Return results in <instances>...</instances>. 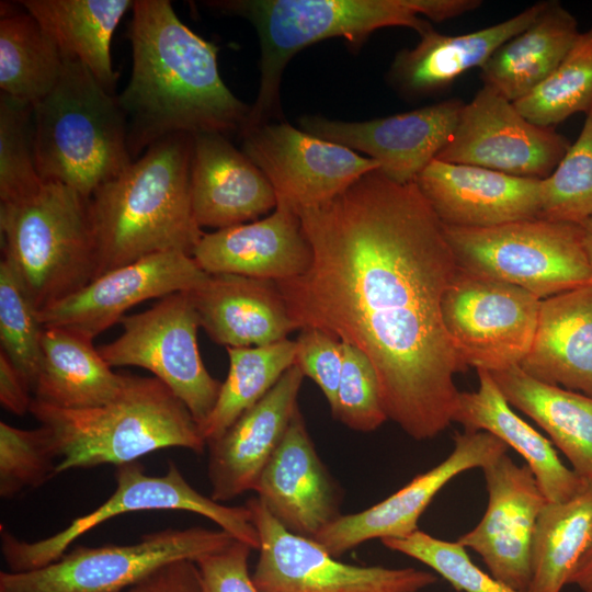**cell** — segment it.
<instances>
[{
	"mask_svg": "<svg viewBox=\"0 0 592 592\" xmlns=\"http://www.w3.org/2000/svg\"><path fill=\"white\" fill-rule=\"evenodd\" d=\"M309 267L277 281L295 329L317 328L372 362L388 420L417 441L453 422L459 360L442 300L459 265L415 183L372 171L299 214Z\"/></svg>",
	"mask_w": 592,
	"mask_h": 592,
	"instance_id": "obj_1",
	"label": "cell"
},
{
	"mask_svg": "<svg viewBox=\"0 0 592 592\" xmlns=\"http://www.w3.org/2000/svg\"><path fill=\"white\" fill-rule=\"evenodd\" d=\"M132 11V73L116 98L133 161L173 134L240 133L250 107L223 81L218 47L187 27L168 0H136Z\"/></svg>",
	"mask_w": 592,
	"mask_h": 592,
	"instance_id": "obj_2",
	"label": "cell"
},
{
	"mask_svg": "<svg viewBox=\"0 0 592 592\" xmlns=\"http://www.w3.org/2000/svg\"><path fill=\"white\" fill-rule=\"evenodd\" d=\"M193 135L155 144L90 197L96 276L145 257L193 252L205 234L191 204Z\"/></svg>",
	"mask_w": 592,
	"mask_h": 592,
	"instance_id": "obj_3",
	"label": "cell"
},
{
	"mask_svg": "<svg viewBox=\"0 0 592 592\" xmlns=\"http://www.w3.org/2000/svg\"><path fill=\"white\" fill-rule=\"evenodd\" d=\"M30 413L50 433L57 475L106 464L117 467L162 448L201 454L206 447L189 409L156 377L128 375L121 395L98 407L61 409L33 399Z\"/></svg>",
	"mask_w": 592,
	"mask_h": 592,
	"instance_id": "obj_4",
	"label": "cell"
},
{
	"mask_svg": "<svg viewBox=\"0 0 592 592\" xmlns=\"http://www.w3.org/2000/svg\"><path fill=\"white\" fill-rule=\"evenodd\" d=\"M33 125L44 182L62 183L90 198L133 162L117 98L75 57L65 55L55 87L33 106Z\"/></svg>",
	"mask_w": 592,
	"mask_h": 592,
	"instance_id": "obj_5",
	"label": "cell"
},
{
	"mask_svg": "<svg viewBox=\"0 0 592 592\" xmlns=\"http://www.w3.org/2000/svg\"><path fill=\"white\" fill-rule=\"evenodd\" d=\"M207 5L249 20L259 35L260 87L241 132L281 113L283 71L300 49L332 37L358 48L376 30L405 26L419 34L430 24L415 0H228Z\"/></svg>",
	"mask_w": 592,
	"mask_h": 592,
	"instance_id": "obj_6",
	"label": "cell"
},
{
	"mask_svg": "<svg viewBox=\"0 0 592 592\" xmlns=\"http://www.w3.org/2000/svg\"><path fill=\"white\" fill-rule=\"evenodd\" d=\"M2 253L41 308L86 286L96 275L90 198L58 182L0 203Z\"/></svg>",
	"mask_w": 592,
	"mask_h": 592,
	"instance_id": "obj_7",
	"label": "cell"
},
{
	"mask_svg": "<svg viewBox=\"0 0 592 592\" xmlns=\"http://www.w3.org/2000/svg\"><path fill=\"white\" fill-rule=\"evenodd\" d=\"M444 231L462 270L539 299L592 285L580 225L537 217L483 228L444 225Z\"/></svg>",
	"mask_w": 592,
	"mask_h": 592,
	"instance_id": "obj_8",
	"label": "cell"
},
{
	"mask_svg": "<svg viewBox=\"0 0 592 592\" xmlns=\"http://www.w3.org/2000/svg\"><path fill=\"white\" fill-rule=\"evenodd\" d=\"M114 492L92 512L75 519L62 531L36 542L16 538L1 526V553L8 571L24 572L59 559L72 543L98 525L124 513L177 510L200 514L235 539L258 550V531L247 505L228 506L194 489L173 462L162 476H149L138 462L116 467Z\"/></svg>",
	"mask_w": 592,
	"mask_h": 592,
	"instance_id": "obj_9",
	"label": "cell"
},
{
	"mask_svg": "<svg viewBox=\"0 0 592 592\" xmlns=\"http://www.w3.org/2000/svg\"><path fill=\"white\" fill-rule=\"evenodd\" d=\"M235 538L223 530L167 528L134 544L77 546L56 561L24 572H0V592H124L158 569L196 561Z\"/></svg>",
	"mask_w": 592,
	"mask_h": 592,
	"instance_id": "obj_10",
	"label": "cell"
},
{
	"mask_svg": "<svg viewBox=\"0 0 592 592\" xmlns=\"http://www.w3.org/2000/svg\"><path fill=\"white\" fill-rule=\"evenodd\" d=\"M119 322L123 332L98 348L105 362L111 367L136 366L152 373L185 405L200 428L215 407L221 383L202 361L201 325L189 293L166 296Z\"/></svg>",
	"mask_w": 592,
	"mask_h": 592,
	"instance_id": "obj_11",
	"label": "cell"
},
{
	"mask_svg": "<svg viewBox=\"0 0 592 592\" xmlns=\"http://www.w3.org/2000/svg\"><path fill=\"white\" fill-rule=\"evenodd\" d=\"M246 505L260 540L251 574L258 592H420L437 581L434 573L412 567L342 562L315 539L284 528L258 497Z\"/></svg>",
	"mask_w": 592,
	"mask_h": 592,
	"instance_id": "obj_12",
	"label": "cell"
},
{
	"mask_svg": "<svg viewBox=\"0 0 592 592\" xmlns=\"http://www.w3.org/2000/svg\"><path fill=\"white\" fill-rule=\"evenodd\" d=\"M540 300L459 267L444 294L442 318L463 364L488 372L520 365L534 340Z\"/></svg>",
	"mask_w": 592,
	"mask_h": 592,
	"instance_id": "obj_13",
	"label": "cell"
},
{
	"mask_svg": "<svg viewBox=\"0 0 592 592\" xmlns=\"http://www.w3.org/2000/svg\"><path fill=\"white\" fill-rule=\"evenodd\" d=\"M242 151L273 186L276 207L299 214L337 197L379 164L287 122L264 123L240 133Z\"/></svg>",
	"mask_w": 592,
	"mask_h": 592,
	"instance_id": "obj_14",
	"label": "cell"
},
{
	"mask_svg": "<svg viewBox=\"0 0 592 592\" xmlns=\"http://www.w3.org/2000/svg\"><path fill=\"white\" fill-rule=\"evenodd\" d=\"M570 145L555 127L530 122L513 102L482 86L464 104L455 132L436 159L542 180Z\"/></svg>",
	"mask_w": 592,
	"mask_h": 592,
	"instance_id": "obj_15",
	"label": "cell"
},
{
	"mask_svg": "<svg viewBox=\"0 0 592 592\" xmlns=\"http://www.w3.org/2000/svg\"><path fill=\"white\" fill-rule=\"evenodd\" d=\"M208 276L187 253H155L94 277L77 292L41 308L38 319L43 327L64 328L93 341L132 307L193 291Z\"/></svg>",
	"mask_w": 592,
	"mask_h": 592,
	"instance_id": "obj_16",
	"label": "cell"
},
{
	"mask_svg": "<svg viewBox=\"0 0 592 592\" xmlns=\"http://www.w3.org/2000/svg\"><path fill=\"white\" fill-rule=\"evenodd\" d=\"M465 102L449 99L412 111L362 122L310 115L300 129L342 145L379 164V171L399 184L415 183L420 173L452 138Z\"/></svg>",
	"mask_w": 592,
	"mask_h": 592,
	"instance_id": "obj_17",
	"label": "cell"
},
{
	"mask_svg": "<svg viewBox=\"0 0 592 592\" xmlns=\"http://www.w3.org/2000/svg\"><path fill=\"white\" fill-rule=\"evenodd\" d=\"M482 471L487 509L478 524L457 540L475 551L496 579L527 592L534 532L547 499L528 466L515 464L508 452Z\"/></svg>",
	"mask_w": 592,
	"mask_h": 592,
	"instance_id": "obj_18",
	"label": "cell"
},
{
	"mask_svg": "<svg viewBox=\"0 0 592 592\" xmlns=\"http://www.w3.org/2000/svg\"><path fill=\"white\" fill-rule=\"evenodd\" d=\"M509 447L486 431H464L454 436L449 455L380 502L356 513L341 514L312 539L339 558L346 551L379 538L406 537L418 528L435 496L460 474L480 468L506 453Z\"/></svg>",
	"mask_w": 592,
	"mask_h": 592,
	"instance_id": "obj_19",
	"label": "cell"
},
{
	"mask_svg": "<svg viewBox=\"0 0 592 592\" xmlns=\"http://www.w3.org/2000/svg\"><path fill=\"white\" fill-rule=\"evenodd\" d=\"M253 491L284 528L304 537L314 538L341 515L339 486L318 456L299 409Z\"/></svg>",
	"mask_w": 592,
	"mask_h": 592,
	"instance_id": "obj_20",
	"label": "cell"
},
{
	"mask_svg": "<svg viewBox=\"0 0 592 592\" xmlns=\"http://www.w3.org/2000/svg\"><path fill=\"white\" fill-rule=\"evenodd\" d=\"M415 184L446 226L483 228L539 217V179L434 159Z\"/></svg>",
	"mask_w": 592,
	"mask_h": 592,
	"instance_id": "obj_21",
	"label": "cell"
},
{
	"mask_svg": "<svg viewBox=\"0 0 592 592\" xmlns=\"http://www.w3.org/2000/svg\"><path fill=\"white\" fill-rule=\"evenodd\" d=\"M303 379L294 364L223 435L206 445L213 500L223 503L254 489L298 409Z\"/></svg>",
	"mask_w": 592,
	"mask_h": 592,
	"instance_id": "obj_22",
	"label": "cell"
},
{
	"mask_svg": "<svg viewBox=\"0 0 592 592\" xmlns=\"http://www.w3.org/2000/svg\"><path fill=\"white\" fill-rule=\"evenodd\" d=\"M191 204L197 225L228 228L276 207L272 184L260 168L220 133L193 135Z\"/></svg>",
	"mask_w": 592,
	"mask_h": 592,
	"instance_id": "obj_23",
	"label": "cell"
},
{
	"mask_svg": "<svg viewBox=\"0 0 592 592\" xmlns=\"http://www.w3.org/2000/svg\"><path fill=\"white\" fill-rule=\"evenodd\" d=\"M193 259L207 274L284 281L303 274L312 251L300 217L275 207L269 216L204 234Z\"/></svg>",
	"mask_w": 592,
	"mask_h": 592,
	"instance_id": "obj_24",
	"label": "cell"
},
{
	"mask_svg": "<svg viewBox=\"0 0 592 592\" xmlns=\"http://www.w3.org/2000/svg\"><path fill=\"white\" fill-rule=\"evenodd\" d=\"M546 4L536 2L502 22L459 35L441 34L429 24L415 46L396 54L388 81L408 99L439 94L466 71L481 69L498 48L527 29Z\"/></svg>",
	"mask_w": 592,
	"mask_h": 592,
	"instance_id": "obj_25",
	"label": "cell"
},
{
	"mask_svg": "<svg viewBox=\"0 0 592 592\" xmlns=\"http://www.w3.org/2000/svg\"><path fill=\"white\" fill-rule=\"evenodd\" d=\"M187 293L201 328L225 348L264 346L296 330L274 281L216 274Z\"/></svg>",
	"mask_w": 592,
	"mask_h": 592,
	"instance_id": "obj_26",
	"label": "cell"
},
{
	"mask_svg": "<svg viewBox=\"0 0 592 592\" xmlns=\"http://www.w3.org/2000/svg\"><path fill=\"white\" fill-rule=\"evenodd\" d=\"M519 366L539 382L592 398V285L540 300L534 340Z\"/></svg>",
	"mask_w": 592,
	"mask_h": 592,
	"instance_id": "obj_27",
	"label": "cell"
},
{
	"mask_svg": "<svg viewBox=\"0 0 592 592\" xmlns=\"http://www.w3.org/2000/svg\"><path fill=\"white\" fill-rule=\"evenodd\" d=\"M479 386L460 391L453 422L465 431H486L521 455L548 501H565L580 493L589 481L559 458L554 444L520 418L509 405L491 374L477 369Z\"/></svg>",
	"mask_w": 592,
	"mask_h": 592,
	"instance_id": "obj_28",
	"label": "cell"
},
{
	"mask_svg": "<svg viewBox=\"0 0 592 592\" xmlns=\"http://www.w3.org/2000/svg\"><path fill=\"white\" fill-rule=\"evenodd\" d=\"M128 375L115 373L93 341L70 330L44 327L33 399L61 409H84L117 398Z\"/></svg>",
	"mask_w": 592,
	"mask_h": 592,
	"instance_id": "obj_29",
	"label": "cell"
},
{
	"mask_svg": "<svg viewBox=\"0 0 592 592\" xmlns=\"http://www.w3.org/2000/svg\"><path fill=\"white\" fill-rule=\"evenodd\" d=\"M580 31L560 2L549 0L538 18L504 43L480 69L486 86L511 102L539 87L567 55Z\"/></svg>",
	"mask_w": 592,
	"mask_h": 592,
	"instance_id": "obj_30",
	"label": "cell"
},
{
	"mask_svg": "<svg viewBox=\"0 0 592 592\" xmlns=\"http://www.w3.org/2000/svg\"><path fill=\"white\" fill-rule=\"evenodd\" d=\"M489 373L509 405L532 418L571 468L592 483V398L539 382L519 365Z\"/></svg>",
	"mask_w": 592,
	"mask_h": 592,
	"instance_id": "obj_31",
	"label": "cell"
},
{
	"mask_svg": "<svg viewBox=\"0 0 592 592\" xmlns=\"http://www.w3.org/2000/svg\"><path fill=\"white\" fill-rule=\"evenodd\" d=\"M20 5L32 14L64 55L80 60L112 92L111 43L130 0H22Z\"/></svg>",
	"mask_w": 592,
	"mask_h": 592,
	"instance_id": "obj_32",
	"label": "cell"
},
{
	"mask_svg": "<svg viewBox=\"0 0 592 592\" xmlns=\"http://www.w3.org/2000/svg\"><path fill=\"white\" fill-rule=\"evenodd\" d=\"M592 547V483L565 501H546L534 532L527 592H561Z\"/></svg>",
	"mask_w": 592,
	"mask_h": 592,
	"instance_id": "obj_33",
	"label": "cell"
},
{
	"mask_svg": "<svg viewBox=\"0 0 592 592\" xmlns=\"http://www.w3.org/2000/svg\"><path fill=\"white\" fill-rule=\"evenodd\" d=\"M65 55L25 9L18 11L1 2V92L36 105L58 81Z\"/></svg>",
	"mask_w": 592,
	"mask_h": 592,
	"instance_id": "obj_34",
	"label": "cell"
},
{
	"mask_svg": "<svg viewBox=\"0 0 592 592\" xmlns=\"http://www.w3.org/2000/svg\"><path fill=\"white\" fill-rule=\"evenodd\" d=\"M229 372L215 407L200 426L206 442L217 440L255 405L294 365L295 341L288 339L251 348H226Z\"/></svg>",
	"mask_w": 592,
	"mask_h": 592,
	"instance_id": "obj_35",
	"label": "cell"
},
{
	"mask_svg": "<svg viewBox=\"0 0 592 592\" xmlns=\"http://www.w3.org/2000/svg\"><path fill=\"white\" fill-rule=\"evenodd\" d=\"M514 105L525 118L543 127H554L592 109V24L579 33L551 75Z\"/></svg>",
	"mask_w": 592,
	"mask_h": 592,
	"instance_id": "obj_36",
	"label": "cell"
},
{
	"mask_svg": "<svg viewBox=\"0 0 592 592\" xmlns=\"http://www.w3.org/2000/svg\"><path fill=\"white\" fill-rule=\"evenodd\" d=\"M539 218L582 226L592 217V109L577 139L539 185Z\"/></svg>",
	"mask_w": 592,
	"mask_h": 592,
	"instance_id": "obj_37",
	"label": "cell"
},
{
	"mask_svg": "<svg viewBox=\"0 0 592 592\" xmlns=\"http://www.w3.org/2000/svg\"><path fill=\"white\" fill-rule=\"evenodd\" d=\"M44 327L38 309L12 265L0 261L1 351L27 383L31 391L42 357Z\"/></svg>",
	"mask_w": 592,
	"mask_h": 592,
	"instance_id": "obj_38",
	"label": "cell"
},
{
	"mask_svg": "<svg viewBox=\"0 0 592 592\" xmlns=\"http://www.w3.org/2000/svg\"><path fill=\"white\" fill-rule=\"evenodd\" d=\"M35 157L33 106L0 93V203L41 189Z\"/></svg>",
	"mask_w": 592,
	"mask_h": 592,
	"instance_id": "obj_39",
	"label": "cell"
},
{
	"mask_svg": "<svg viewBox=\"0 0 592 592\" xmlns=\"http://www.w3.org/2000/svg\"><path fill=\"white\" fill-rule=\"evenodd\" d=\"M57 454L49 431L25 430L0 422V496L11 499L56 474Z\"/></svg>",
	"mask_w": 592,
	"mask_h": 592,
	"instance_id": "obj_40",
	"label": "cell"
},
{
	"mask_svg": "<svg viewBox=\"0 0 592 592\" xmlns=\"http://www.w3.org/2000/svg\"><path fill=\"white\" fill-rule=\"evenodd\" d=\"M382 543L394 551L422 562L459 592H522L476 566L458 540H444L417 530L406 537L384 539Z\"/></svg>",
	"mask_w": 592,
	"mask_h": 592,
	"instance_id": "obj_41",
	"label": "cell"
},
{
	"mask_svg": "<svg viewBox=\"0 0 592 592\" xmlns=\"http://www.w3.org/2000/svg\"><path fill=\"white\" fill-rule=\"evenodd\" d=\"M342 354L337 400L331 413L354 431H375L388 420L376 371L371 360L349 343L342 342Z\"/></svg>",
	"mask_w": 592,
	"mask_h": 592,
	"instance_id": "obj_42",
	"label": "cell"
},
{
	"mask_svg": "<svg viewBox=\"0 0 592 592\" xmlns=\"http://www.w3.org/2000/svg\"><path fill=\"white\" fill-rule=\"evenodd\" d=\"M342 342L317 328H305L295 340V362L320 388L330 410L335 406L342 369Z\"/></svg>",
	"mask_w": 592,
	"mask_h": 592,
	"instance_id": "obj_43",
	"label": "cell"
},
{
	"mask_svg": "<svg viewBox=\"0 0 592 592\" xmlns=\"http://www.w3.org/2000/svg\"><path fill=\"white\" fill-rule=\"evenodd\" d=\"M252 548L237 539L195 561L202 592H258L249 572Z\"/></svg>",
	"mask_w": 592,
	"mask_h": 592,
	"instance_id": "obj_44",
	"label": "cell"
},
{
	"mask_svg": "<svg viewBox=\"0 0 592 592\" xmlns=\"http://www.w3.org/2000/svg\"><path fill=\"white\" fill-rule=\"evenodd\" d=\"M124 592H202L197 566L191 560L169 563Z\"/></svg>",
	"mask_w": 592,
	"mask_h": 592,
	"instance_id": "obj_45",
	"label": "cell"
},
{
	"mask_svg": "<svg viewBox=\"0 0 592 592\" xmlns=\"http://www.w3.org/2000/svg\"><path fill=\"white\" fill-rule=\"evenodd\" d=\"M32 391L9 357L0 351V402L15 415L30 412L33 400Z\"/></svg>",
	"mask_w": 592,
	"mask_h": 592,
	"instance_id": "obj_46",
	"label": "cell"
},
{
	"mask_svg": "<svg viewBox=\"0 0 592 592\" xmlns=\"http://www.w3.org/2000/svg\"><path fill=\"white\" fill-rule=\"evenodd\" d=\"M481 3L480 0H417L419 14L435 22H443L474 11Z\"/></svg>",
	"mask_w": 592,
	"mask_h": 592,
	"instance_id": "obj_47",
	"label": "cell"
},
{
	"mask_svg": "<svg viewBox=\"0 0 592 592\" xmlns=\"http://www.w3.org/2000/svg\"><path fill=\"white\" fill-rule=\"evenodd\" d=\"M568 584L577 585L582 592H592V547L578 562Z\"/></svg>",
	"mask_w": 592,
	"mask_h": 592,
	"instance_id": "obj_48",
	"label": "cell"
},
{
	"mask_svg": "<svg viewBox=\"0 0 592 592\" xmlns=\"http://www.w3.org/2000/svg\"><path fill=\"white\" fill-rule=\"evenodd\" d=\"M581 227L583 247L589 261L592 264V217H590Z\"/></svg>",
	"mask_w": 592,
	"mask_h": 592,
	"instance_id": "obj_49",
	"label": "cell"
}]
</instances>
